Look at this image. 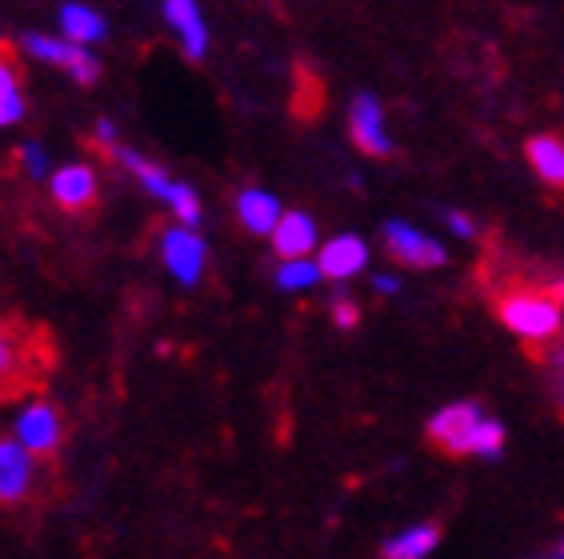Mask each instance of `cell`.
I'll return each instance as SVG.
<instances>
[{
  "label": "cell",
  "instance_id": "6da1fadb",
  "mask_svg": "<svg viewBox=\"0 0 564 559\" xmlns=\"http://www.w3.org/2000/svg\"><path fill=\"white\" fill-rule=\"evenodd\" d=\"M424 431H429V440L441 443L453 456L497 460L505 452V424L485 416L480 404H473V399H456V404H445L441 412H433Z\"/></svg>",
  "mask_w": 564,
  "mask_h": 559
},
{
  "label": "cell",
  "instance_id": "7a4b0ae2",
  "mask_svg": "<svg viewBox=\"0 0 564 559\" xmlns=\"http://www.w3.org/2000/svg\"><path fill=\"white\" fill-rule=\"evenodd\" d=\"M500 324L517 332L521 340L529 344H544V340H553L561 332L564 313L561 304L553 296H544V292H509L505 300H500Z\"/></svg>",
  "mask_w": 564,
  "mask_h": 559
},
{
  "label": "cell",
  "instance_id": "3957f363",
  "mask_svg": "<svg viewBox=\"0 0 564 559\" xmlns=\"http://www.w3.org/2000/svg\"><path fill=\"white\" fill-rule=\"evenodd\" d=\"M161 260H164V268H169V276H173L176 284L196 288L200 276H205V268H208V244L196 228H181V224L164 228L161 232Z\"/></svg>",
  "mask_w": 564,
  "mask_h": 559
},
{
  "label": "cell",
  "instance_id": "277c9868",
  "mask_svg": "<svg viewBox=\"0 0 564 559\" xmlns=\"http://www.w3.org/2000/svg\"><path fill=\"white\" fill-rule=\"evenodd\" d=\"M12 440L21 443L29 456H53L65 440V428H61V416L48 399H29L17 419H12Z\"/></svg>",
  "mask_w": 564,
  "mask_h": 559
},
{
  "label": "cell",
  "instance_id": "5b68a950",
  "mask_svg": "<svg viewBox=\"0 0 564 559\" xmlns=\"http://www.w3.org/2000/svg\"><path fill=\"white\" fill-rule=\"evenodd\" d=\"M384 244H389L392 260H401L404 268H441L448 260L445 244L433 240L421 228L404 224V220H389L384 224Z\"/></svg>",
  "mask_w": 564,
  "mask_h": 559
},
{
  "label": "cell",
  "instance_id": "8992f818",
  "mask_svg": "<svg viewBox=\"0 0 564 559\" xmlns=\"http://www.w3.org/2000/svg\"><path fill=\"white\" fill-rule=\"evenodd\" d=\"M24 48H29V56H36V61H44V65H56V68H65L68 76H73L76 85H93L100 76V65L93 61V53L88 48H80V44L73 41H56V36H24Z\"/></svg>",
  "mask_w": 564,
  "mask_h": 559
},
{
  "label": "cell",
  "instance_id": "52a82bcc",
  "mask_svg": "<svg viewBox=\"0 0 564 559\" xmlns=\"http://www.w3.org/2000/svg\"><path fill=\"white\" fill-rule=\"evenodd\" d=\"M348 136H352V144L360 152H369V156H389L392 152L389 129H384V108L369 92H360L352 100V108H348Z\"/></svg>",
  "mask_w": 564,
  "mask_h": 559
},
{
  "label": "cell",
  "instance_id": "ba28073f",
  "mask_svg": "<svg viewBox=\"0 0 564 559\" xmlns=\"http://www.w3.org/2000/svg\"><path fill=\"white\" fill-rule=\"evenodd\" d=\"M316 268L325 280H352L369 268V244L352 232H340V237L325 240L321 244V256H316Z\"/></svg>",
  "mask_w": 564,
  "mask_h": 559
},
{
  "label": "cell",
  "instance_id": "9c48e42d",
  "mask_svg": "<svg viewBox=\"0 0 564 559\" xmlns=\"http://www.w3.org/2000/svg\"><path fill=\"white\" fill-rule=\"evenodd\" d=\"M36 484V460L17 440H0V504H21Z\"/></svg>",
  "mask_w": 564,
  "mask_h": 559
},
{
  "label": "cell",
  "instance_id": "30bf717a",
  "mask_svg": "<svg viewBox=\"0 0 564 559\" xmlns=\"http://www.w3.org/2000/svg\"><path fill=\"white\" fill-rule=\"evenodd\" d=\"M53 184V200L68 212H85L88 205H97V173L88 164H65L48 176Z\"/></svg>",
  "mask_w": 564,
  "mask_h": 559
},
{
  "label": "cell",
  "instance_id": "8fae6325",
  "mask_svg": "<svg viewBox=\"0 0 564 559\" xmlns=\"http://www.w3.org/2000/svg\"><path fill=\"white\" fill-rule=\"evenodd\" d=\"M164 21L173 24V33L181 36V48H185L188 61H200L208 53V24L196 0H164Z\"/></svg>",
  "mask_w": 564,
  "mask_h": 559
},
{
  "label": "cell",
  "instance_id": "7c38bea8",
  "mask_svg": "<svg viewBox=\"0 0 564 559\" xmlns=\"http://www.w3.org/2000/svg\"><path fill=\"white\" fill-rule=\"evenodd\" d=\"M272 248L281 252V260H308L316 252V220L308 212H284L276 232H272Z\"/></svg>",
  "mask_w": 564,
  "mask_h": 559
},
{
  "label": "cell",
  "instance_id": "4fadbf2b",
  "mask_svg": "<svg viewBox=\"0 0 564 559\" xmlns=\"http://www.w3.org/2000/svg\"><path fill=\"white\" fill-rule=\"evenodd\" d=\"M237 216L252 237H272L276 224H281L284 208H281V200L272 193H264V188H245L237 200Z\"/></svg>",
  "mask_w": 564,
  "mask_h": 559
},
{
  "label": "cell",
  "instance_id": "5bb4252c",
  "mask_svg": "<svg viewBox=\"0 0 564 559\" xmlns=\"http://www.w3.org/2000/svg\"><path fill=\"white\" fill-rule=\"evenodd\" d=\"M436 544H441V527L413 524L380 544V559H429L436 551Z\"/></svg>",
  "mask_w": 564,
  "mask_h": 559
},
{
  "label": "cell",
  "instance_id": "9a60e30c",
  "mask_svg": "<svg viewBox=\"0 0 564 559\" xmlns=\"http://www.w3.org/2000/svg\"><path fill=\"white\" fill-rule=\"evenodd\" d=\"M61 36L80 44V48H88V44H97L109 36V24H105V17H100L97 9L68 0V4H61Z\"/></svg>",
  "mask_w": 564,
  "mask_h": 559
},
{
  "label": "cell",
  "instance_id": "2e32d148",
  "mask_svg": "<svg viewBox=\"0 0 564 559\" xmlns=\"http://www.w3.org/2000/svg\"><path fill=\"white\" fill-rule=\"evenodd\" d=\"M524 156H529L532 173L541 176L544 184L564 188V140L561 136H532L529 144H524Z\"/></svg>",
  "mask_w": 564,
  "mask_h": 559
},
{
  "label": "cell",
  "instance_id": "e0dca14e",
  "mask_svg": "<svg viewBox=\"0 0 564 559\" xmlns=\"http://www.w3.org/2000/svg\"><path fill=\"white\" fill-rule=\"evenodd\" d=\"M112 156H117V161L124 164V168H129L132 176H137V184H141L144 193L156 196V200H169V193H173V184H176V180H173L169 173H164L161 164L144 161L141 152H132V149H117Z\"/></svg>",
  "mask_w": 564,
  "mask_h": 559
},
{
  "label": "cell",
  "instance_id": "ac0fdd59",
  "mask_svg": "<svg viewBox=\"0 0 564 559\" xmlns=\"http://www.w3.org/2000/svg\"><path fill=\"white\" fill-rule=\"evenodd\" d=\"M321 268H316V260H281V268H276V288L281 292H308L321 284Z\"/></svg>",
  "mask_w": 564,
  "mask_h": 559
},
{
  "label": "cell",
  "instance_id": "d6986e66",
  "mask_svg": "<svg viewBox=\"0 0 564 559\" xmlns=\"http://www.w3.org/2000/svg\"><path fill=\"white\" fill-rule=\"evenodd\" d=\"M164 205H169V212L176 216V220H181V228H196L200 224V196H196V188H188V184H181L176 180L173 184V193H169V200H164Z\"/></svg>",
  "mask_w": 564,
  "mask_h": 559
},
{
  "label": "cell",
  "instance_id": "ffe728a7",
  "mask_svg": "<svg viewBox=\"0 0 564 559\" xmlns=\"http://www.w3.org/2000/svg\"><path fill=\"white\" fill-rule=\"evenodd\" d=\"M21 164H24V173L33 176V180H44V176H48V152H44V144H24Z\"/></svg>",
  "mask_w": 564,
  "mask_h": 559
},
{
  "label": "cell",
  "instance_id": "44dd1931",
  "mask_svg": "<svg viewBox=\"0 0 564 559\" xmlns=\"http://www.w3.org/2000/svg\"><path fill=\"white\" fill-rule=\"evenodd\" d=\"M24 120V97L21 92H4L0 97V129H12Z\"/></svg>",
  "mask_w": 564,
  "mask_h": 559
},
{
  "label": "cell",
  "instance_id": "7402d4cb",
  "mask_svg": "<svg viewBox=\"0 0 564 559\" xmlns=\"http://www.w3.org/2000/svg\"><path fill=\"white\" fill-rule=\"evenodd\" d=\"M445 224H448V232H453V237H460V240H473L477 237V220H473V216L468 212H445Z\"/></svg>",
  "mask_w": 564,
  "mask_h": 559
},
{
  "label": "cell",
  "instance_id": "603a6c76",
  "mask_svg": "<svg viewBox=\"0 0 564 559\" xmlns=\"http://www.w3.org/2000/svg\"><path fill=\"white\" fill-rule=\"evenodd\" d=\"M357 320H360V313H357V304L352 300H345V296H337V300H333V324H337V328H357Z\"/></svg>",
  "mask_w": 564,
  "mask_h": 559
},
{
  "label": "cell",
  "instance_id": "cb8c5ba5",
  "mask_svg": "<svg viewBox=\"0 0 564 559\" xmlns=\"http://www.w3.org/2000/svg\"><path fill=\"white\" fill-rule=\"evenodd\" d=\"M17 372V348H12L9 332L0 328V380H9Z\"/></svg>",
  "mask_w": 564,
  "mask_h": 559
},
{
  "label": "cell",
  "instance_id": "d4e9b609",
  "mask_svg": "<svg viewBox=\"0 0 564 559\" xmlns=\"http://www.w3.org/2000/svg\"><path fill=\"white\" fill-rule=\"evenodd\" d=\"M93 136H97L100 149H109V152H117V149H120V144H117V124H112V120H97V129H93Z\"/></svg>",
  "mask_w": 564,
  "mask_h": 559
},
{
  "label": "cell",
  "instance_id": "484cf974",
  "mask_svg": "<svg viewBox=\"0 0 564 559\" xmlns=\"http://www.w3.org/2000/svg\"><path fill=\"white\" fill-rule=\"evenodd\" d=\"M4 92H21V76H17V68L9 61H0V97Z\"/></svg>",
  "mask_w": 564,
  "mask_h": 559
},
{
  "label": "cell",
  "instance_id": "4316f807",
  "mask_svg": "<svg viewBox=\"0 0 564 559\" xmlns=\"http://www.w3.org/2000/svg\"><path fill=\"white\" fill-rule=\"evenodd\" d=\"M372 288H377L380 296H397V292H401V280L397 276H372Z\"/></svg>",
  "mask_w": 564,
  "mask_h": 559
},
{
  "label": "cell",
  "instance_id": "83f0119b",
  "mask_svg": "<svg viewBox=\"0 0 564 559\" xmlns=\"http://www.w3.org/2000/svg\"><path fill=\"white\" fill-rule=\"evenodd\" d=\"M532 559H564V536H561V539H556L553 548H544V551H536V556H532Z\"/></svg>",
  "mask_w": 564,
  "mask_h": 559
},
{
  "label": "cell",
  "instance_id": "f1b7e54d",
  "mask_svg": "<svg viewBox=\"0 0 564 559\" xmlns=\"http://www.w3.org/2000/svg\"><path fill=\"white\" fill-rule=\"evenodd\" d=\"M0 48H4V36H0Z\"/></svg>",
  "mask_w": 564,
  "mask_h": 559
},
{
  "label": "cell",
  "instance_id": "f546056e",
  "mask_svg": "<svg viewBox=\"0 0 564 559\" xmlns=\"http://www.w3.org/2000/svg\"><path fill=\"white\" fill-rule=\"evenodd\" d=\"M561 360H564V348H561Z\"/></svg>",
  "mask_w": 564,
  "mask_h": 559
}]
</instances>
